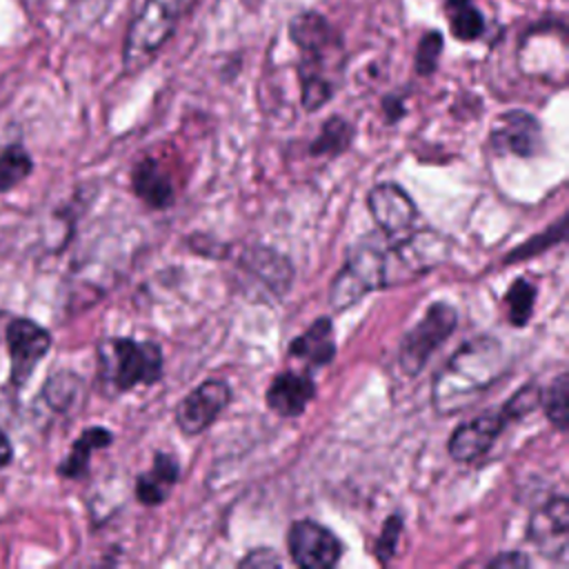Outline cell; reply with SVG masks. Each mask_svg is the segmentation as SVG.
<instances>
[{
    "label": "cell",
    "mask_w": 569,
    "mask_h": 569,
    "mask_svg": "<svg viewBox=\"0 0 569 569\" xmlns=\"http://www.w3.org/2000/svg\"><path fill=\"white\" fill-rule=\"evenodd\" d=\"M507 371V353L493 336H476L460 345L436 373L431 402L440 416L473 405Z\"/></svg>",
    "instance_id": "6da1fadb"
},
{
    "label": "cell",
    "mask_w": 569,
    "mask_h": 569,
    "mask_svg": "<svg viewBox=\"0 0 569 569\" xmlns=\"http://www.w3.org/2000/svg\"><path fill=\"white\" fill-rule=\"evenodd\" d=\"M98 365L107 387L122 393L138 385H156L162 378V349L151 340L107 338L98 347Z\"/></svg>",
    "instance_id": "7a4b0ae2"
},
{
    "label": "cell",
    "mask_w": 569,
    "mask_h": 569,
    "mask_svg": "<svg viewBox=\"0 0 569 569\" xmlns=\"http://www.w3.org/2000/svg\"><path fill=\"white\" fill-rule=\"evenodd\" d=\"M193 2L196 0H147L142 4L129 24L122 47V64L129 73H136L151 62Z\"/></svg>",
    "instance_id": "3957f363"
},
{
    "label": "cell",
    "mask_w": 569,
    "mask_h": 569,
    "mask_svg": "<svg viewBox=\"0 0 569 569\" xmlns=\"http://www.w3.org/2000/svg\"><path fill=\"white\" fill-rule=\"evenodd\" d=\"M380 287H385V249L376 240H362L333 278L329 305L336 311H345Z\"/></svg>",
    "instance_id": "277c9868"
},
{
    "label": "cell",
    "mask_w": 569,
    "mask_h": 569,
    "mask_svg": "<svg viewBox=\"0 0 569 569\" xmlns=\"http://www.w3.org/2000/svg\"><path fill=\"white\" fill-rule=\"evenodd\" d=\"M449 242L440 233L425 229L407 233L402 240L385 249V287L409 282L449 256Z\"/></svg>",
    "instance_id": "5b68a950"
},
{
    "label": "cell",
    "mask_w": 569,
    "mask_h": 569,
    "mask_svg": "<svg viewBox=\"0 0 569 569\" xmlns=\"http://www.w3.org/2000/svg\"><path fill=\"white\" fill-rule=\"evenodd\" d=\"M458 325V311L449 302H433L427 313L402 336L398 362L402 371L413 378L418 376L427 360L433 356L436 349H440L447 338L453 333Z\"/></svg>",
    "instance_id": "8992f818"
},
{
    "label": "cell",
    "mask_w": 569,
    "mask_h": 569,
    "mask_svg": "<svg viewBox=\"0 0 569 569\" xmlns=\"http://www.w3.org/2000/svg\"><path fill=\"white\" fill-rule=\"evenodd\" d=\"M4 338L11 358L9 380L20 389L51 349V333L31 318H13L4 329Z\"/></svg>",
    "instance_id": "52a82bcc"
},
{
    "label": "cell",
    "mask_w": 569,
    "mask_h": 569,
    "mask_svg": "<svg viewBox=\"0 0 569 569\" xmlns=\"http://www.w3.org/2000/svg\"><path fill=\"white\" fill-rule=\"evenodd\" d=\"M291 560L305 569H329L342 556L340 540L313 520H296L287 533Z\"/></svg>",
    "instance_id": "ba28073f"
},
{
    "label": "cell",
    "mask_w": 569,
    "mask_h": 569,
    "mask_svg": "<svg viewBox=\"0 0 569 569\" xmlns=\"http://www.w3.org/2000/svg\"><path fill=\"white\" fill-rule=\"evenodd\" d=\"M231 389L224 380H204L176 407V425L184 436L202 433L229 405Z\"/></svg>",
    "instance_id": "9c48e42d"
},
{
    "label": "cell",
    "mask_w": 569,
    "mask_h": 569,
    "mask_svg": "<svg viewBox=\"0 0 569 569\" xmlns=\"http://www.w3.org/2000/svg\"><path fill=\"white\" fill-rule=\"evenodd\" d=\"M289 38L302 51L300 71H320L327 56L338 51L340 40L329 20L316 11H302L289 22Z\"/></svg>",
    "instance_id": "30bf717a"
},
{
    "label": "cell",
    "mask_w": 569,
    "mask_h": 569,
    "mask_svg": "<svg viewBox=\"0 0 569 569\" xmlns=\"http://www.w3.org/2000/svg\"><path fill=\"white\" fill-rule=\"evenodd\" d=\"M489 142L500 156L511 153L520 158H531L542 149V129L531 113L511 109L493 120Z\"/></svg>",
    "instance_id": "8fae6325"
},
{
    "label": "cell",
    "mask_w": 569,
    "mask_h": 569,
    "mask_svg": "<svg viewBox=\"0 0 569 569\" xmlns=\"http://www.w3.org/2000/svg\"><path fill=\"white\" fill-rule=\"evenodd\" d=\"M529 540L547 558L567 560V536H569V507L565 496L547 500L540 509L533 511L527 527Z\"/></svg>",
    "instance_id": "7c38bea8"
},
{
    "label": "cell",
    "mask_w": 569,
    "mask_h": 569,
    "mask_svg": "<svg viewBox=\"0 0 569 569\" xmlns=\"http://www.w3.org/2000/svg\"><path fill=\"white\" fill-rule=\"evenodd\" d=\"M507 425L509 418L502 413V409L480 413L458 425L449 438V456L458 462H476L485 458Z\"/></svg>",
    "instance_id": "4fadbf2b"
},
{
    "label": "cell",
    "mask_w": 569,
    "mask_h": 569,
    "mask_svg": "<svg viewBox=\"0 0 569 569\" xmlns=\"http://www.w3.org/2000/svg\"><path fill=\"white\" fill-rule=\"evenodd\" d=\"M369 213L373 216V222L387 233V236H402L409 233L418 218L416 202L409 198V193L393 184L382 182L376 184L367 196Z\"/></svg>",
    "instance_id": "5bb4252c"
},
{
    "label": "cell",
    "mask_w": 569,
    "mask_h": 569,
    "mask_svg": "<svg viewBox=\"0 0 569 569\" xmlns=\"http://www.w3.org/2000/svg\"><path fill=\"white\" fill-rule=\"evenodd\" d=\"M316 396V382L300 371H280L267 393L264 400L273 413L280 418H296L305 411V407Z\"/></svg>",
    "instance_id": "9a60e30c"
},
{
    "label": "cell",
    "mask_w": 569,
    "mask_h": 569,
    "mask_svg": "<svg viewBox=\"0 0 569 569\" xmlns=\"http://www.w3.org/2000/svg\"><path fill=\"white\" fill-rule=\"evenodd\" d=\"M131 187L136 196L151 209H167L173 204V184L153 158H144L133 167Z\"/></svg>",
    "instance_id": "2e32d148"
},
{
    "label": "cell",
    "mask_w": 569,
    "mask_h": 569,
    "mask_svg": "<svg viewBox=\"0 0 569 569\" xmlns=\"http://www.w3.org/2000/svg\"><path fill=\"white\" fill-rule=\"evenodd\" d=\"M178 476H180V467L176 458L158 451L153 456V467L147 473H140L136 480V498L147 507H156L164 502Z\"/></svg>",
    "instance_id": "e0dca14e"
},
{
    "label": "cell",
    "mask_w": 569,
    "mask_h": 569,
    "mask_svg": "<svg viewBox=\"0 0 569 569\" xmlns=\"http://www.w3.org/2000/svg\"><path fill=\"white\" fill-rule=\"evenodd\" d=\"M289 353L300 358L309 365H327L336 356V340H333V325L329 318H318L305 333H300L291 345Z\"/></svg>",
    "instance_id": "ac0fdd59"
},
{
    "label": "cell",
    "mask_w": 569,
    "mask_h": 569,
    "mask_svg": "<svg viewBox=\"0 0 569 569\" xmlns=\"http://www.w3.org/2000/svg\"><path fill=\"white\" fill-rule=\"evenodd\" d=\"M113 442V433L104 427H89L84 429L71 445V451L67 453V458L58 465V476L69 478V480H78L82 476H87L89 471V460L91 453L98 449H104Z\"/></svg>",
    "instance_id": "d6986e66"
},
{
    "label": "cell",
    "mask_w": 569,
    "mask_h": 569,
    "mask_svg": "<svg viewBox=\"0 0 569 569\" xmlns=\"http://www.w3.org/2000/svg\"><path fill=\"white\" fill-rule=\"evenodd\" d=\"M251 273L260 276L269 287H273L278 293L287 291L291 280V264L287 258L278 256L271 249H258L249 253V267Z\"/></svg>",
    "instance_id": "ffe728a7"
},
{
    "label": "cell",
    "mask_w": 569,
    "mask_h": 569,
    "mask_svg": "<svg viewBox=\"0 0 569 569\" xmlns=\"http://www.w3.org/2000/svg\"><path fill=\"white\" fill-rule=\"evenodd\" d=\"M445 11L449 18V29L456 40L473 42L476 38H480L485 20L471 0H447Z\"/></svg>",
    "instance_id": "44dd1931"
},
{
    "label": "cell",
    "mask_w": 569,
    "mask_h": 569,
    "mask_svg": "<svg viewBox=\"0 0 569 569\" xmlns=\"http://www.w3.org/2000/svg\"><path fill=\"white\" fill-rule=\"evenodd\" d=\"M540 405L551 427L565 431L569 425V378L565 371L558 373L551 385L540 389Z\"/></svg>",
    "instance_id": "7402d4cb"
},
{
    "label": "cell",
    "mask_w": 569,
    "mask_h": 569,
    "mask_svg": "<svg viewBox=\"0 0 569 569\" xmlns=\"http://www.w3.org/2000/svg\"><path fill=\"white\" fill-rule=\"evenodd\" d=\"M351 140H353V127L345 118L333 116V118L325 120L318 138L311 142L309 151H311V156H336V153L347 151Z\"/></svg>",
    "instance_id": "603a6c76"
},
{
    "label": "cell",
    "mask_w": 569,
    "mask_h": 569,
    "mask_svg": "<svg viewBox=\"0 0 569 569\" xmlns=\"http://www.w3.org/2000/svg\"><path fill=\"white\" fill-rule=\"evenodd\" d=\"M33 171V160L22 144H11L0 153V193L20 184Z\"/></svg>",
    "instance_id": "cb8c5ba5"
},
{
    "label": "cell",
    "mask_w": 569,
    "mask_h": 569,
    "mask_svg": "<svg viewBox=\"0 0 569 569\" xmlns=\"http://www.w3.org/2000/svg\"><path fill=\"white\" fill-rule=\"evenodd\" d=\"M533 302H536V284L529 278L513 280L507 296H505V305H507V311H509V322L513 327H525L531 318Z\"/></svg>",
    "instance_id": "d4e9b609"
},
{
    "label": "cell",
    "mask_w": 569,
    "mask_h": 569,
    "mask_svg": "<svg viewBox=\"0 0 569 569\" xmlns=\"http://www.w3.org/2000/svg\"><path fill=\"white\" fill-rule=\"evenodd\" d=\"M300 100L307 111L320 109L333 96V84L318 71H300Z\"/></svg>",
    "instance_id": "484cf974"
},
{
    "label": "cell",
    "mask_w": 569,
    "mask_h": 569,
    "mask_svg": "<svg viewBox=\"0 0 569 569\" xmlns=\"http://www.w3.org/2000/svg\"><path fill=\"white\" fill-rule=\"evenodd\" d=\"M78 387H80V382H78V378H76L71 371H60L58 376H53V378L47 382L44 391H47L49 402H51L58 411H64V409L73 402V398L78 396Z\"/></svg>",
    "instance_id": "4316f807"
},
{
    "label": "cell",
    "mask_w": 569,
    "mask_h": 569,
    "mask_svg": "<svg viewBox=\"0 0 569 569\" xmlns=\"http://www.w3.org/2000/svg\"><path fill=\"white\" fill-rule=\"evenodd\" d=\"M442 53V36L440 31H427L420 38V44L416 49V73L418 76H431L438 67V58Z\"/></svg>",
    "instance_id": "83f0119b"
},
{
    "label": "cell",
    "mask_w": 569,
    "mask_h": 569,
    "mask_svg": "<svg viewBox=\"0 0 569 569\" xmlns=\"http://www.w3.org/2000/svg\"><path fill=\"white\" fill-rule=\"evenodd\" d=\"M540 405V387L538 385H525L520 387L505 405H502V413L511 420H520L527 413H531L536 407Z\"/></svg>",
    "instance_id": "f1b7e54d"
},
{
    "label": "cell",
    "mask_w": 569,
    "mask_h": 569,
    "mask_svg": "<svg viewBox=\"0 0 569 569\" xmlns=\"http://www.w3.org/2000/svg\"><path fill=\"white\" fill-rule=\"evenodd\" d=\"M565 238V218H560L558 222H556V227L553 229H547L542 236H538V238H531L529 242H525V244H520L516 251H511L505 260L507 262H511V260H522V258H529L531 253H540L542 249H547L549 244H553V242H560Z\"/></svg>",
    "instance_id": "f546056e"
},
{
    "label": "cell",
    "mask_w": 569,
    "mask_h": 569,
    "mask_svg": "<svg viewBox=\"0 0 569 569\" xmlns=\"http://www.w3.org/2000/svg\"><path fill=\"white\" fill-rule=\"evenodd\" d=\"M400 531H402V518L398 513L389 516L385 520V527L380 531V536L373 542V553L380 562H387L393 553H396V545L400 540Z\"/></svg>",
    "instance_id": "4dcf8cb0"
},
{
    "label": "cell",
    "mask_w": 569,
    "mask_h": 569,
    "mask_svg": "<svg viewBox=\"0 0 569 569\" xmlns=\"http://www.w3.org/2000/svg\"><path fill=\"white\" fill-rule=\"evenodd\" d=\"M280 558L271 549H253L242 560L240 567H278Z\"/></svg>",
    "instance_id": "1f68e13d"
},
{
    "label": "cell",
    "mask_w": 569,
    "mask_h": 569,
    "mask_svg": "<svg viewBox=\"0 0 569 569\" xmlns=\"http://www.w3.org/2000/svg\"><path fill=\"white\" fill-rule=\"evenodd\" d=\"M487 565L498 567V569H518V567H529L531 560L522 551H505V553L491 558Z\"/></svg>",
    "instance_id": "d6a6232c"
},
{
    "label": "cell",
    "mask_w": 569,
    "mask_h": 569,
    "mask_svg": "<svg viewBox=\"0 0 569 569\" xmlns=\"http://www.w3.org/2000/svg\"><path fill=\"white\" fill-rule=\"evenodd\" d=\"M13 460V445L9 440V436L0 429V469L9 467Z\"/></svg>",
    "instance_id": "836d02e7"
},
{
    "label": "cell",
    "mask_w": 569,
    "mask_h": 569,
    "mask_svg": "<svg viewBox=\"0 0 569 569\" xmlns=\"http://www.w3.org/2000/svg\"><path fill=\"white\" fill-rule=\"evenodd\" d=\"M385 113H387V118H389L391 122L398 120V118L405 113L402 102H400L398 98H385Z\"/></svg>",
    "instance_id": "e575fe53"
}]
</instances>
